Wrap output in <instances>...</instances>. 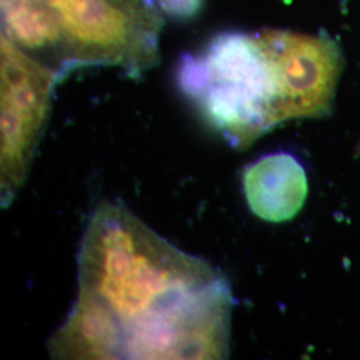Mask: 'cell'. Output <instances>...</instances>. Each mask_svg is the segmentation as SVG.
<instances>
[{
	"instance_id": "obj_5",
	"label": "cell",
	"mask_w": 360,
	"mask_h": 360,
	"mask_svg": "<svg viewBox=\"0 0 360 360\" xmlns=\"http://www.w3.org/2000/svg\"><path fill=\"white\" fill-rule=\"evenodd\" d=\"M257 35L279 68L287 119L326 115L342 71V55L334 40L278 30Z\"/></svg>"
},
{
	"instance_id": "obj_7",
	"label": "cell",
	"mask_w": 360,
	"mask_h": 360,
	"mask_svg": "<svg viewBox=\"0 0 360 360\" xmlns=\"http://www.w3.org/2000/svg\"><path fill=\"white\" fill-rule=\"evenodd\" d=\"M158 11L166 13L172 19L187 20L196 16L202 10L205 0H148Z\"/></svg>"
},
{
	"instance_id": "obj_3",
	"label": "cell",
	"mask_w": 360,
	"mask_h": 360,
	"mask_svg": "<svg viewBox=\"0 0 360 360\" xmlns=\"http://www.w3.org/2000/svg\"><path fill=\"white\" fill-rule=\"evenodd\" d=\"M60 37L59 70L116 65L138 77L159 60L162 18L148 0H39Z\"/></svg>"
},
{
	"instance_id": "obj_1",
	"label": "cell",
	"mask_w": 360,
	"mask_h": 360,
	"mask_svg": "<svg viewBox=\"0 0 360 360\" xmlns=\"http://www.w3.org/2000/svg\"><path fill=\"white\" fill-rule=\"evenodd\" d=\"M79 291L49 340L53 359H224L231 290L208 262L102 202L77 257Z\"/></svg>"
},
{
	"instance_id": "obj_2",
	"label": "cell",
	"mask_w": 360,
	"mask_h": 360,
	"mask_svg": "<svg viewBox=\"0 0 360 360\" xmlns=\"http://www.w3.org/2000/svg\"><path fill=\"white\" fill-rule=\"evenodd\" d=\"M176 80L212 129L243 150L287 120L278 65L257 34L226 32L181 58Z\"/></svg>"
},
{
	"instance_id": "obj_4",
	"label": "cell",
	"mask_w": 360,
	"mask_h": 360,
	"mask_svg": "<svg viewBox=\"0 0 360 360\" xmlns=\"http://www.w3.org/2000/svg\"><path fill=\"white\" fill-rule=\"evenodd\" d=\"M60 77L58 70L1 35V207L10 206L25 184Z\"/></svg>"
},
{
	"instance_id": "obj_6",
	"label": "cell",
	"mask_w": 360,
	"mask_h": 360,
	"mask_svg": "<svg viewBox=\"0 0 360 360\" xmlns=\"http://www.w3.org/2000/svg\"><path fill=\"white\" fill-rule=\"evenodd\" d=\"M243 191L257 218L281 223L294 218L307 198V175L295 156L287 153L260 158L245 169Z\"/></svg>"
}]
</instances>
